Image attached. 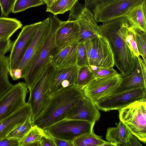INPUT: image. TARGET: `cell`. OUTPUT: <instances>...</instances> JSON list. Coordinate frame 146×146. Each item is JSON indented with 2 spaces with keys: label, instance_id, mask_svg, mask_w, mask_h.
Instances as JSON below:
<instances>
[{
  "label": "cell",
  "instance_id": "6da1fadb",
  "mask_svg": "<svg viewBox=\"0 0 146 146\" xmlns=\"http://www.w3.org/2000/svg\"><path fill=\"white\" fill-rule=\"evenodd\" d=\"M129 26L124 16L98 25L100 35L108 40L113 53L115 66L123 77L129 74L135 68L137 57L126 40Z\"/></svg>",
  "mask_w": 146,
  "mask_h": 146
},
{
  "label": "cell",
  "instance_id": "7a4b0ae2",
  "mask_svg": "<svg viewBox=\"0 0 146 146\" xmlns=\"http://www.w3.org/2000/svg\"><path fill=\"white\" fill-rule=\"evenodd\" d=\"M85 96L82 89L73 85L63 88L49 96L43 111L32 123L44 129L65 119Z\"/></svg>",
  "mask_w": 146,
  "mask_h": 146
},
{
  "label": "cell",
  "instance_id": "3957f363",
  "mask_svg": "<svg viewBox=\"0 0 146 146\" xmlns=\"http://www.w3.org/2000/svg\"><path fill=\"white\" fill-rule=\"evenodd\" d=\"M49 17L50 25L46 40L24 79L29 90L49 63L51 58L60 49L56 44L55 37L57 31L62 21L53 15H50Z\"/></svg>",
  "mask_w": 146,
  "mask_h": 146
},
{
  "label": "cell",
  "instance_id": "277c9868",
  "mask_svg": "<svg viewBox=\"0 0 146 146\" xmlns=\"http://www.w3.org/2000/svg\"><path fill=\"white\" fill-rule=\"evenodd\" d=\"M56 68L50 62L29 90L27 103L31 108L32 122L43 111L48 103L49 96L48 92Z\"/></svg>",
  "mask_w": 146,
  "mask_h": 146
},
{
  "label": "cell",
  "instance_id": "5b68a950",
  "mask_svg": "<svg viewBox=\"0 0 146 146\" xmlns=\"http://www.w3.org/2000/svg\"><path fill=\"white\" fill-rule=\"evenodd\" d=\"M120 121L130 133L146 143V98L136 101L119 110Z\"/></svg>",
  "mask_w": 146,
  "mask_h": 146
},
{
  "label": "cell",
  "instance_id": "8992f818",
  "mask_svg": "<svg viewBox=\"0 0 146 146\" xmlns=\"http://www.w3.org/2000/svg\"><path fill=\"white\" fill-rule=\"evenodd\" d=\"M95 123L64 119L44 129L53 137L73 142L80 136L92 132Z\"/></svg>",
  "mask_w": 146,
  "mask_h": 146
},
{
  "label": "cell",
  "instance_id": "52a82bcc",
  "mask_svg": "<svg viewBox=\"0 0 146 146\" xmlns=\"http://www.w3.org/2000/svg\"><path fill=\"white\" fill-rule=\"evenodd\" d=\"M85 43L89 65L107 68L115 66L113 53L105 37L99 35Z\"/></svg>",
  "mask_w": 146,
  "mask_h": 146
},
{
  "label": "cell",
  "instance_id": "ba28073f",
  "mask_svg": "<svg viewBox=\"0 0 146 146\" xmlns=\"http://www.w3.org/2000/svg\"><path fill=\"white\" fill-rule=\"evenodd\" d=\"M41 22L24 26L16 39L13 42L8 58L9 73L11 77L15 70L18 68Z\"/></svg>",
  "mask_w": 146,
  "mask_h": 146
},
{
  "label": "cell",
  "instance_id": "9c48e42d",
  "mask_svg": "<svg viewBox=\"0 0 146 146\" xmlns=\"http://www.w3.org/2000/svg\"><path fill=\"white\" fill-rule=\"evenodd\" d=\"M145 98L146 88H141L108 95L94 103L99 110L109 111L119 110L136 101Z\"/></svg>",
  "mask_w": 146,
  "mask_h": 146
},
{
  "label": "cell",
  "instance_id": "30bf717a",
  "mask_svg": "<svg viewBox=\"0 0 146 146\" xmlns=\"http://www.w3.org/2000/svg\"><path fill=\"white\" fill-rule=\"evenodd\" d=\"M50 25L49 17L41 22L17 69L21 72V78H25L31 64L44 45L47 37Z\"/></svg>",
  "mask_w": 146,
  "mask_h": 146
},
{
  "label": "cell",
  "instance_id": "8fae6325",
  "mask_svg": "<svg viewBox=\"0 0 146 146\" xmlns=\"http://www.w3.org/2000/svg\"><path fill=\"white\" fill-rule=\"evenodd\" d=\"M25 82H19L13 85L0 98V121L19 110L26 104L29 92Z\"/></svg>",
  "mask_w": 146,
  "mask_h": 146
},
{
  "label": "cell",
  "instance_id": "7c38bea8",
  "mask_svg": "<svg viewBox=\"0 0 146 146\" xmlns=\"http://www.w3.org/2000/svg\"><path fill=\"white\" fill-rule=\"evenodd\" d=\"M122 77L117 73L96 78L83 89L85 97L94 102L108 95L119 85Z\"/></svg>",
  "mask_w": 146,
  "mask_h": 146
},
{
  "label": "cell",
  "instance_id": "4fadbf2b",
  "mask_svg": "<svg viewBox=\"0 0 146 146\" xmlns=\"http://www.w3.org/2000/svg\"><path fill=\"white\" fill-rule=\"evenodd\" d=\"M143 0H119L103 7L94 15L97 22L106 23L125 16L133 8Z\"/></svg>",
  "mask_w": 146,
  "mask_h": 146
},
{
  "label": "cell",
  "instance_id": "5bb4252c",
  "mask_svg": "<svg viewBox=\"0 0 146 146\" xmlns=\"http://www.w3.org/2000/svg\"><path fill=\"white\" fill-rule=\"evenodd\" d=\"M146 62L140 56L137 57L134 70L129 74L122 77L119 85L108 95L141 88H146Z\"/></svg>",
  "mask_w": 146,
  "mask_h": 146
},
{
  "label": "cell",
  "instance_id": "9a60e30c",
  "mask_svg": "<svg viewBox=\"0 0 146 146\" xmlns=\"http://www.w3.org/2000/svg\"><path fill=\"white\" fill-rule=\"evenodd\" d=\"M78 68L76 65L56 68L48 91V95L49 96L59 90L75 85Z\"/></svg>",
  "mask_w": 146,
  "mask_h": 146
},
{
  "label": "cell",
  "instance_id": "2e32d148",
  "mask_svg": "<svg viewBox=\"0 0 146 146\" xmlns=\"http://www.w3.org/2000/svg\"><path fill=\"white\" fill-rule=\"evenodd\" d=\"M100 115L94 102L85 96L65 119L95 123Z\"/></svg>",
  "mask_w": 146,
  "mask_h": 146
},
{
  "label": "cell",
  "instance_id": "e0dca14e",
  "mask_svg": "<svg viewBox=\"0 0 146 146\" xmlns=\"http://www.w3.org/2000/svg\"><path fill=\"white\" fill-rule=\"evenodd\" d=\"M80 27L76 21H62L56 35V44L60 49L80 40Z\"/></svg>",
  "mask_w": 146,
  "mask_h": 146
},
{
  "label": "cell",
  "instance_id": "ac0fdd59",
  "mask_svg": "<svg viewBox=\"0 0 146 146\" xmlns=\"http://www.w3.org/2000/svg\"><path fill=\"white\" fill-rule=\"evenodd\" d=\"M30 116L31 108L27 102L23 107L0 121V139L6 138L10 132Z\"/></svg>",
  "mask_w": 146,
  "mask_h": 146
},
{
  "label": "cell",
  "instance_id": "d6986e66",
  "mask_svg": "<svg viewBox=\"0 0 146 146\" xmlns=\"http://www.w3.org/2000/svg\"><path fill=\"white\" fill-rule=\"evenodd\" d=\"M76 20L80 27V41L86 42L100 35L93 13L86 8Z\"/></svg>",
  "mask_w": 146,
  "mask_h": 146
},
{
  "label": "cell",
  "instance_id": "ffe728a7",
  "mask_svg": "<svg viewBox=\"0 0 146 146\" xmlns=\"http://www.w3.org/2000/svg\"><path fill=\"white\" fill-rule=\"evenodd\" d=\"M78 42L60 49L51 58L50 62L56 68L67 67L76 65Z\"/></svg>",
  "mask_w": 146,
  "mask_h": 146
},
{
  "label": "cell",
  "instance_id": "44dd1931",
  "mask_svg": "<svg viewBox=\"0 0 146 146\" xmlns=\"http://www.w3.org/2000/svg\"><path fill=\"white\" fill-rule=\"evenodd\" d=\"M146 0L131 9L125 16L130 26L146 32Z\"/></svg>",
  "mask_w": 146,
  "mask_h": 146
},
{
  "label": "cell",
  "instance_id": "7402d4cb",
  "mask_svg": "<svg viewBox=\"0 0 146 146\" xmlns=\"http://www.w3.org/2000/svg\"><path fill=\"white\" fill-rule=\"evenodd\" d=\"M131 134L126 126L120 121L116 127L107 129L106 139L115 146H127L129 137Z\"/></svg>",
  "mask_w": 146,
  "mask_h": 146
},
{
  "label": "cell",
  "instance_id": "603a6c76",
  "mask_svg": "<svg viewBox=\"0 0 146 146\" xmlns=\"http://www.w3.org/2000/svg\"><path fill=\"white\" fill-rule=\"evenodd\" d=\"M21 22L16 19L0 18V38L8 39L18 29L21 28Z\"/></svg>",
  "mask_w": 146,
  "mask_h": 146
},
{
  "label": "cell",
  "instance_id": "cb8c5ba5",
  "mask_svg": "<svg viewBox=\"0 0 146 146\" xmlns=\"http://www.w3.org/2000/svg\"><path fill=\"white\" fill-rule=\"evenodd\" d=\"M9 58L5 55H0V98L13 85L8 78Z\"/></svg>",
  "mask_w": 146,
  "mask_h": 146
},
{
  "label": "cell",
  "instance_id": "d4e9b609",
  "mask_svg": "<svg viewBox=\"0 0 146 146\" xmlns=\"http://www.w3.org/2000/svg\"><path fill=\"white\" fill-rule=\"evenodd\" d=\"M106 141L101 136L96 135L93 130L78 137L73 143L74 146H102Z\"/></svg>",
  "mask_w": 146,
  "mask_h": 146
},
{
  "label": "cell",
  "instance_id": "484cf974",
  "mask_svg": "<svg viewBox=\"0 0 146 146\" xmlns=\"http://www.w3.org/2000/svg\"><path fill=\"white\" fill-rule=\"evenodd\" d=\"M33 126L31 116H30L10 132L6 138L20 141L23 138Z\"/></svg>",
  "mask_w": 146,
  "mask_h": 146
},
{
  "label": "cell",
  "instance_id": "4316f807",
  "mask_svg": "<svg viewBox=\"0 0 146 146\" xmlns=\"http://www.w3.org/2000/svg\"><path fill=\"white\" fill-rule=\"evenodd\" d=\"M78 0H57L49 7H46V11L53 15L63 14L70 11Z\"/></svg>",
  "mask_w": 146,
  "mask_h": 146
},
{
  "label": "cell",
  "instance_id": "83f0119b",
  "mask_svg": "<svg viewBox=\"0 0 146 146\" xmlns=\"http://www.w3.org/2000/svg\"><path fill=\"white\" fill-rule=\"evenodd\" d=\"M45 131L36 125H33L25 136L19 141V146H29L32 143L40 140Z\"/></svg>",
  "mask_w": 146,
  "mask_h": 146
},
{
  "label": "cell",
  "instance_id": "f1b7e54d",
  "mask_svg": "<svg viewBox=\"0 0 146 146\" xmlns=\"http://www.w3.org/2000/svg\"><path fill=\"white\" fill-rule=\"evenodd\" d=\"M95 78L93 73L88 66L78 67L75 85L83 90Z\"/></svg>",
  "mask_w": 146,
  "mask_h": 146
},
{
  "label": "cell",
  "instance_id": "f546056e",
  "mask_svg": "<svg viewBox=\"0 0 146 146\" xmlns=\"http://www.w3.org/2000/svg\"><path fill=\"white\" fill-rule=\"evenodd\" d=\"M44 4L42 0H15L12 12L13 13L19 12Z\"/></svg>",
  "mask_w": 146,
  "mask_h": 146
},
{
  "label": "cell",
  "instance_id": "4dcf8cb0",
  "mask_svg": "<svg viewBox=\"0 0 146 146\" xmlns=\"http://www.w3.org/2000/svg\"><path fill=\"white\" fill-rule=\"evenodd\" d=\"M134 29L136 42L139 55L141 56L142 59L146 62V32Z\"/></svg>",
  "mask_w": 146,
  "mask_h": 146
},
{
  "label": "cell",
  "instance_id": "1f68e13d",
  "mask_svg": "<svg viewBox=\"0 0 146 146\" xmlns=\"http://www.w3.org/2000/svg\"><path fill=\"white\" fill-rule=\"evenodd\" d=\"M76 65L78 67L89 65L86 44L81 41H79L78 46Z\"/></svg>",
  "mask_w": 146,
  "mask_h": 146
},
{
  "label": "cell",
  "instance_id": "d6a6232c",
  "mask_svg": "<svg viewBox=\"0 0 146 146\" xmlns=\"http://www.w3.org/2000/svg\"><path fill=\"white\" fill-rule=\"evenodd\" d=\"M119 0H84L85 7L94 15L106 5Z\"/></svg>",
  "mask_w": 146,
  "mask_h": 146
},
{
  "label": "cell",
  "instance_id": "836d02e7",
  "mask_svg": "<svg viewBox=\"0 0 146 146\" xmlns=\"http://www.w3.org/2000/svg\"><path fill=\"white\" fill-rule=\"evenodd\" d=\"M126 40L135 55L137 57L140 56L135 40L134 29L130 26L128 29Z\"/></svg>",
  "mask_w": 146,
  "mask_h": 146
},
{
  "label": "cell",
  "instance_id": "e575fe53",
  "mask_svg": "<svg viewBox=\"0 0 146 146\" xmlns=\"http://www.w3.org/2000/svg\"><path fill=\"white\" fill-rule=\"evenodd\" d=\"M85 8L84 5L80 3L78 1H77L70 11L68 20L73 21L77 20Z\"/></svg>",
  "mask_w": 146,
  "mask_h": 146
},
{
  "label": "cell",
  "instance_id": "d590c367",
  "mask_svg": "<svg viewBox=\"0 0 146 146\" xmlns=\"http://www.w3.org/2000/svg\"><path fill=\"white\" fill-rule=\"evenodd\" d=\"M92 72L95 78L104 77L118 73L113 67L107 68L99 67H98L96 70Z\"/></svg>",
  "mask_w": 146,
  "mask_h": 146
},
{
  "label": "cell",
  "instance_id": "8d00e7d4",
  "mask_svg": "<svg viewBox=\"0 0 146 146\" xmlns=\"http://www.w3.org/2000/svg\"><path fill=\"white\" fill-rule=\"evenodd\" d=\"M15 0H0L2 15L7 16L12 11Z\"/></svg>",
  "mask_w": 146,
  "mask_h": 146
},
{
  "label": "cell",
  "instance_id": "74e56055",
  "mask_svg": "<svg viewBox=\"0 0 146 146\" xmlns=\"http://www.w3.org/2000/svg\"><path fill=\"white\" fill-rule=\"evenodd\" d=\"M13 42L10 39H0V55H5L11 48Z\"/></svg>",
  "mask_w": 146,
  "mask_h": 146
},
{
  "label": "cell",
  "instance_id": "f35d334b",
  "mask_svg": "<svg viewBox=\"0 0 146 146\" xmlns=\"http://www.w3.org/2000/svg\"><path fill=\"white\" fill-rule=\"evenodd\" d=\"M40 141V146H56L53 137L46 131Z\"/></svg>",
  "mask_w": 146,
  "mask_h": 146
},
{
  "label": "cell",
  "instance_id": "ab89813d",
  "mask_svg": "<svg viewBox=\"0 0 146 146\" xmlns=\"http://www.w3.org/2000/svg\"><path fill=\"white\" fill-rule=\"evenodd\" d=\"M0 146H19V141L7 138L0 139Z\"/></svg>",
  "mask_w": 146,
  "mask_h": 146
},
{
  "label": "cell",
  "instance_id": "60d3db41",
  "mask_svg": "<svg viewBox=\"0 0 146 146\" xmlns=\"http://www.w3.org/2000/svg\"><path fill=\"white\" fill-rule=\"evenodd\" d=\"M53 138L56 146H74L73 142Z\"/></svg>",
  "mask_w": 146,
  "mask_h": 146
},
{
  "label": "cell",
  "instance_id": "b9f144b4",
  "mask_svg": "<svg viewBox=\"0 0 146 146\" xmlns=\"http://www.w3.org/2000/svg\"><path fill=\"white\" fill-rule=\"evenodd\" d=\"M142 146L137 139L134 136L131 134L129 137L127 146Z\"/></svg>",
  "mask_w": 146,
  "mask_h": 146
},
{
  "label": "cell",
  "instance_id": "7bdbcfd3",
  "mask_svg": "<svg viewBox=\"0 0 146 146\" xmlns=\"http://www.w3.org/2000/svg\"><path fill=\"white\" fill-rule=\"evenodd\" d=\"M57 0H42L44 4L46 5V7H49L53 3Z\"/></svg>",
  "mask_w": 146,
  "mask_h": 146
},
{
  "label": "cell",
  "instance_id": "ee69618b",
  "mask_svg": "<svg viewBox=\"0 0 146 146\" xmlns=\"http://www.w3.org/2000/svg\"><path fill=\"white\" fill-rule=\"evenodd\" d=\"M115 146V145L114 144L108 141H106V142L104 144L102 145V146Z\"/></svg>",
  "mask_w": 146,
  "mask_h": 146
},
{
  "label": "cell",
  "instance_id": "f6af8a7d",
  "mask_svg": "<svg viewBox=\"0 0 146 146\" xmlns=\"http://www.w3.org/2000/svg\"><path fill=\"white\" fill-rule=\"evenodd\" d=\"M0 39H1L0 38Z\"/></svg>",
  "mask_w": 146,
  "mask_h": 146
}]
</instances>
